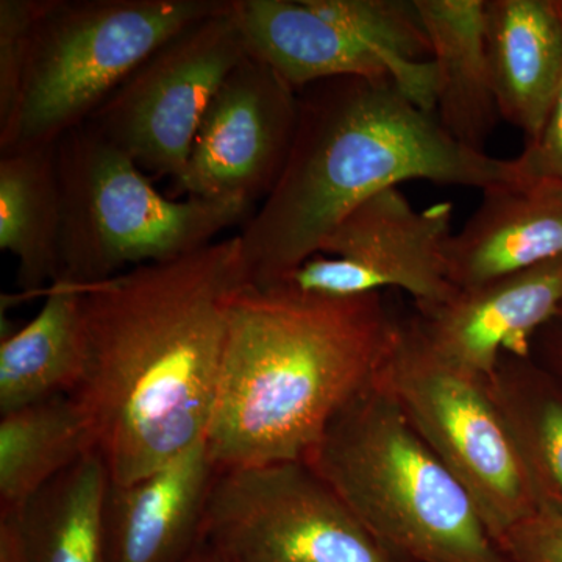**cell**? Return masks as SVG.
<instances>
[{"instance_id": "obj_9", "label": "cell", "mask_w": 562, "mask_h": 562, "mask_svg": "<svg viewBox=\"0 0 562 562\" xmlns=\"http://www.w3.org/2000/svg\"><path fill=\"white\" fill-rule=\"evenodd\" d=\"M205 541L227 562H402L306 461L221 471Z\"/></svg>"}, {"instance_id": "obj_28", "label": "cell", "mask_w": 562, "mask_h": 562, "mask_svg": "<svg viewBox=\"0 0 562 562\" xmlns=\"http://www.w3.org/2000/svg\"><path fill=\"white\" fill-rule=\"evenodd\" d=\"M184 562H227L222 558L220 552L213 549L210 543H203L201 549L198 550L192 557L188 558Z\"/></svg>"}, {"instance_id": "obj_1", "label": "cell", "mask_w": 562, "mask_h": 562, "mask_svg": "<svg viewBox=\"0 0 562 562\" xmlns=\"http://www.w3.org/2000/svg\"><path fill=\"white\" fill-rule=\"evenodd\" d=\"M249 283L239 235L85 284V371L72 397L110 482L128 483L206 439L233 295Z\"/></svg>"}, {"instance_id": "obj_3", "label": "cell", "mask_w": 562, "mask_h": 562, "mask_svg": "<svg viewBox=\"0 0 562 562\" xmlns=\"http://www.w3.org/2000/svg\"><path fill=\"white\" fill-rule=\"evenodd\" d=\"M402 324L382 292L327 299L249 283L236 292L206 435L221 471L305 460L376 382Z\"/></svg>"}, {"instance_id": "obj_22", "label": "cell", "mask_w": 562, "mask_h": 562, "mask_svg": "<svg viewBox=\"0 0 562 562\" xmlns=\"http://www.w3.org/2000/svg\"><path fill=\"white\" fill-rule=\"evenodd\" d=\"M110 475L92 452L41 490L18 517L25 562H106L102 506Z\"/></svg>"}, {"instance_id": "obj_13", "label": "cell", "mask_w": 562, "mask_h": 562, "mask_svg": "<svg viewBox=\"0 0 562 562\" xmlns=\"http://www.w3.org/2000/svg\"><path fill=\"white\" fill-rule=\"evenodd\" d=\"M562 306V257L502 277L417 310L422 338L442 360L487 379L503 355H531V344Z\"/></svg>"}, {"instance_id": "obj_2", "label": "cell", "mask_w": 562, "mask_h": 562, "mask_svg": "<svg viewBox=\"0 0 562 562\" xmlns=\"http://www.w3.org/2000/svg\"><path fill=\"white\" fill-rule=\"evenodd\" d=\"M299 101L279 183L238 233L251 286H271L319 254L376 192L412 180L483 191L520 176L516 161L462 146L391 80L316 81Z\"/></svg>"}, {"instance_id": "obj_5", "label": "cell", "mask_w": 562, "mask_h": 562, "mask_svg": "<svg viewBox=\"0 0 562 562\" xmlns=\"http://www.w3.org/2000/svg\"><path fill=\"white\" fill-rule=\"evenodd\" d=\"M231 0H40L0 155L54 146L90 121L151 52Z\"/></svg>"}, {"instance_id": "obj_18", "label": "cell", "mask_w": 562, "mask_h": 562, "mask_svg": "<svg viewBox=\"0 0 562 562\" xmlns=\"http://www.w3.org/2000/svg\"><path fill=\"white\" fill-rule=\"evenodd\" d=\"M43 306L0 342V414L72 395L85 371L80 284L58 280Z\"/></svg>"}, {"instance_id": "obj_15", "label": "cell", "mask_w": 562, "mask_h": 562, "mask_svg": "<svg viewBox=\"0 0 562 562\" xmlns=\"http://www.w3.org/2000/svg\"><path fill=\"white\" fill-rule=\"evenodd\" d=\"M561 257L562 183L520 173L483 190L447 244V273L457 290H471Z\"/></svg>"}, {"instance_id": "obj_12", "label": "cell", "mask_w": 562, "mask_h": 562, "mask_svg": "<svg viewBox=\"0 0 562 562\" xmlns=\"http://www.w3.org/2000/svg\"><path fill=\"white\" fill-rule=\"evenodd\" d=\"M299 91L247 55L203 114L177 191L255 210L279 183L297 131Z\"/></svg>"}, {"instance_id": "obj_10", "label": "cell", "mask_w": 562, "mask_h": 562, "mask_svg": "<svg viewBox=\"0 0 562 562\" xmlns=\"http://www.w3.org/2000/svg\"><path fill=\"white\" fill-rule=\"evenodd\" d=\"M249 55L233 0L151 52L87 122L140 171L179 181L203 114Z\"/></svg>"}, {"instance_id": "obj_17", "label": "cell", "mask_w": 562, "mask_h": 562, "mask_svg": "<svg viewBox=\"0 0 562 562\" xmlns=\"http://www.w3.org/2000/svg\"><path fill=\"white\" fill-rule=\"evenodd\" d=\"M436 69L435 116L462 146L484 151L498 121L486 43V0H416Z\"/></svg>"}, {"instance_id": "obj_7", "label": "cell", "mask_w": 562, "mask_h": 562, "mask_svg": "<svg viewBox=\"0 0 562 562\" xmlns=\"http://www.w3.org/2000/svg\"><path fill=\"white\" fill-rule=\"evenodd\" d=\"M247 52L295 90L316 81L391 80L435 114L436 69L416 0H233Z\"/></svg>"}, {"instance_id": "obj_6", "label": "cell", "mask_w": 562, "mask_h": 562, "mask_svg": "<svg viewBox=\"0 0 562 562\" xmlns=\"http://www.w3.org/2000/svg\"><path fill=\"white\" fill-rule=\"evenodd\" d=\"M63 199V281L85 284L177 260L255 213L241 203L166 198L87 124L55 143ZM57 280V281H58Z\"/></svg>"}, {"instance_id": "obj_4", "label": "cell", "mask_w": 562, "mask_h": 562, "mask_svg": "<svg viewBox=\"0 0 562 562\" xmlns=\"http://www.w3.org/2000/svg\"><path fill=\"white\" fill-rule=\"evenodd\" d=\"M303 461L402 562H513L379 379Z\"/></svg>"}, {"instance_id": "obj_27", "label": "cell", "mask_w": 562, "mask_h": 562, "mask_svg": "<svg viewBox=\"0 0 562 562\" xmlns=\"http://www.w3.org/2000/svg\"><path fill=\"white\" fill-rule=\"evenodd\" d=\"M535 338L543 339V349H546L549 357L553 358L558 368L562 371V306L557 316L542 330H539Z\"/></svg>"}, {"instance_id": "obj_21", "label": "cell", "mask_w": 562, "mask_h": 562, "mask_svg": "<svg viewBox=\"0 0 562 562\" xmlns=\"http://www.w3.org/2000/svg\"><path fill=\"white\" fill-rule=\"evenodd\" d=\"M532 355H503L486 379L542 509H562V394Z\"/></svg>"}, {"instance_id": "obj_23", "label": "cell", "mask_w": 562, "mask_h": 562, "mask_svg": "<svg viewBox=\"0 0 562 562\" xmlns=\"http://www.w3.org/2000/svg\"><path fill=\"white\" fill-rule=\"evenodd\" d=\"M40 0H0V127L20 99Z\"/></svg>"}, {"instance_id": "obj_24", "label": "cell", "mask_w": 562, "mask_h": 562, "mask_svg": "<svg viewBox=\"0 0 562 562\" xmlns=\"http://www.w3.org/2000/svg\"><path fill=\"white\" fill-rule=\"evenodd\" d=\"M513 562H562V516L539 513L498 541Z\"/></svg>"}, {"instance_id": "obj_19", "label": "cell", "mask_w": 562, "mask_h": 562, "mask_svg": "<svg viewBox=\"0 0 562 562\" xmlns=\"http://www.w3.org/2000/svg\"><path fill=\"white\" fill-rule=\"evenodd\" d=\"M63 199L54 146L0 155V249L16 283L43 294L61 276Z\"/></svg>"}, {"instance_id": "obj_11", "label": "cell", "mask_w": 562, "mask_h": 562, "mask_svg": "<svg viewBox=\"0 0 562 562\" xmlns=\"http://www.w3.org/2000/svg\"><path fill=\"white\" fill-rule=\"evenodd\" d=\"M452 222V202L419 211L398 188H387L350 211L319 254L273 284L327 299L398 288L416 310L441 305L457 292L447 273Z\"/></svg>"}, {"instance_id": "obj_26", "label": "cell", "mask_w": 562, "mask_h": 562, "mask_svg": "<svg viewBox=\"0 0 562 562\" xmlns=\"http://www.w3.org/2000/svg\"><path fill=\"white\" fill-rule=\"evenodd\" d=\"M0 562H25L18 517H0Z\"/></svg>"}, {"instance_id": "obj_8", "label": "cell", "mask_w": 562, "mask_h": 562, "mask_svg": "<svg viewBox=\"0 0 562 562\" xmlns=\"http://www.w3.org/2000/svg\"><path fill=\"white\" fill-rule=\"evenodd\" d=\"M379 382L471 494L495 541L541 513L486 379L442 360L412 319L403 321Z\"/></svg>"}, {"instance_id": "obj_14", "label": "cell", "mask_w": 562, "mask_h": 562, "mask_svg": "<svg viewBox=\"0 0 562 562\" xmlns=\"http://www.w3.org/2000/svg\"><path fill=\"white\" fill-rule=\"evenodd\" d=\"M221 469L206 439L128 483H109L102 506L106 562H184L206 543V509Z\"/></svg>"}, {"instance_id": "obj_30", "label": "cell", "mask_w": 562, "mask_h": 562, "mask_svg": "<svg viewBox=\"0 0 562 562\" xmlns=\"http://www.w3.org/2000/svg\"><path fill=\"white\" fill-rule=\"evenodd\" d=\"M561 9H562V2H561Z\"/></svg>"}, {"instance_id": "obj_16", "label": "cell", "mask_w": 562, "mask_h": 562, "mask_svg": "<svg viewBox=\"0 0 562 562\" xmlns=\"http://www.w3.org/2000/svg\"><path fill=\"white\" fill-rule=\"evenodd\" d=\"M486 43L502 120L536 138L562 83L561 2L486 0Z\"/></svg>"}, {"instance_id": "obj_25", "label": "cell", "mask_w": 562, "mask_h": 562, "mask_svg": "<svg viewBox=\"0 0 562 562\" xmlns=\"http://www.w3.org/2000/svg\"><path fill=\"white\" fill-rule=\"evenodd\" d=\"M514 161L524 177L562 183V83L541 133L528 139L527 147Z\"/></svg>"}, {"instance_id": "obj_29", "label": "cell", "mask_w": 562, "mask_h": 562, "mask_svg": "<svg viewBox=\"0 0 562 562\" xmlns=\"http://www.w3.org/2000/svg\"><path fill=\"white\" fill-rule=\"evenodd\" d=\"M543 513H552L557 514V516H562V509H546Z\"/></svg>"}, {"instance_id": "obj_20", "label": "cell", "mask_w": 562, "mask_h": 562, "mask_svg": "<svg viewBox=\"0 0 562 562\" xmlns=\"http://www.w3.org/2000/svg\"><path fill=\"white\" fill-rule=\"evenodd\" d=\"M98 452L72 395H58L0 417V517H20L60 473Z\"/></svg>"}]
</instances>
